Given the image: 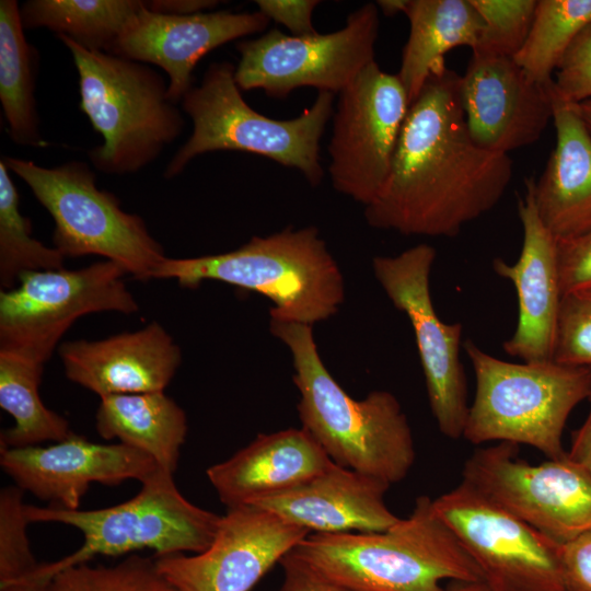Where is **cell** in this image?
Segmentation results:
<instances>
[{"label":"cell","instance_id":"cell-1","mask_svg":"<svg viewBox=\"0 0 591 591\" xmlns=\"http://www.w3.org/2000/svg\"><path fill=\"white\" fill-rule=\"evenodd\" d=\"M460 82L461 76L443 65L409 105L386 181L364 207L370 227L453 237L503 196L512 161L472 139Z\"/></svg>","mask_w":591,"mask_h":591},{"label":"cell","instance_id":"cell-2","mask_svg":"<svg viewBox=\"0 0 591 591\" xmlns=\"http://www.w3.org/2000/svg\"><path fill=\"white\" fill-rule=\"evenodd\" d=\"M269 329L291 354L301 428L337 465L390 485L403 480L415 447L397 398L387 391L352 398L325 367L312 326L270 318Z\"/></svg>","mask_w":591,"mask_h":591},{"label":"cell","instance_id":"cell-3","mask_svg":"<svg viewBox=\"0 0 591 591\" xmlns=\"http://www.w3.org/2000/svg\"><path fill=\"white\" fill-rule=\"evenodd\" d=\"M292 552L350 591H445L444 579L485 581L427 496L385 531L312 533Z\"/></svg>","mask_w":591,"mask_h":591},{"label":"cell","instance_id":"cell-4","mask_svg":"<svg viewBox=\"0 0 591 591\" xmlns=\"http://www.w3.org/2000/svg\"><path fill=\"white\" fill-rule=\"evenodd\" d=\"M154 279H174L184 288L224 282L269 299L270 318L310 326L335 315L345 299L343 274L314 227L253 236L225 253L166 257Z\"/></svg>","mask_w":591,"mask_h":591},{"label":"cell","instance_id":"cell-5","mask_svg":"<svg viewBox=\"0 0 591 591\" xmlns=\"http://www.w3.org/2000/svg\"><path fill=\"white\" fill-rule=\"evenodd\" d=\"M79 76L80 108L103 142L89 151L106 174L136 173L153 162L182 134L185 120L167 99L164 78L143 62L89 50L58 36Z\"/></svg>","mask_w":591,"mask_h":591},{"label":"cell","instance_id":"cell-6","mask_svg":"<svg viewBox=\"0 0 591 591\" xmlns=\"http://www.w3.org/2000/svg\"><path fill=\"white\" fill-rule=\"evenodd\" d=\"M234 72L228 61L212 62L200 84L184 95L182 108L192 118L193 132L167 163L164 177L178 175L197 155L237 150L297 169L310 185L317 186L324 176L320 141L334 114L335 94L320 91L301 115L278 120L247 105Z\"/></svg>","mask_w":591,"mask_h":591},{"label":"cell","instance_id":"cell-7","mask_svg":"<svg viewBox=\"0 0 591 591\" xmlns=\"http://www.w3.org/2000/svg\"><path fill=\"white\" fill-rule=\"evenodd\" d=\"M476 378L463 438L528 444L549 460L567 455L563 431L572 409L591 396V369L558 363L508 362L463 344Z\"/></svg>","mask_w":591,"mask_h":591},{"label":"cell","instance_id":"cell-8","mask_svg":"<svg viewBox=\"0 0 591 591\" xmlns=\"http://www.w3.org/2000/svg\"><path fill=\"white\" fill-rule=\"evenodd\" d=\"M173 475L161 470L141 483L140 491L131 499L102 509L25 503L30 523H62L83 535L77 551L56 561L39 564L26 577L53 579L59 571L100 555L119 556L146 548L154 551V557L206 551L216 536L221 515L188 501L177 489Z\"/></svg>","mask_w":591,"mask_h":591},{"label":"cell","instance_id":"cell-9","mask_svg":"<svg viewBox=\"0 0 591 591\" xmlns=\"http://www.w3.org/2000/svg\"><path fill=\"white\" fill-rule=\"evenodd\" d=\"M1 160L53 217L54 247L65 257L99 255L117 263L135 279H154L166 258L163 247L141 217L124 211L114 194L96 186L88 163L70 161L44 167L13 157Z\"/></svg>","mask_w":591,"mask_h":591},{"label":"cell","instance_id":"cell-10","mask_svg":"<svg viewBox=\"0 0 591 591\" xmlns=\"http://www.w3.org/2000/svg\"><path fill=\"white\" fill-rule=\"evenodd\" d=\"M126 274L107 259L79 269L23 273L15 287L0 292V354L44 366L79 317L137 313Z\"/></svg>","mask_w":591,"mask_h":591},{"label":"cell","instance_id":"cell-11","mask_svg":"<svg viewBox=\"0 0 591 591\" xmlns=\"http://www.w3.org/2000/svg\"><path fill=\"white\" fill-rule=\"evenodd\" d=\"M378 33V5L366 3L348 15L343 28L329 34L293 36L274 28L240 40L236 84L243 91L262 89L274 97H286L301 86L339 94L375 61Z\"/></svg>","mask_w":591,"mask_h":591},{"label":"cell","instance_id":"cell-12","mask_svg":"<svg viewBox=\"0 0 591 591\" xmlns=\"http://www.w3.org/2000/svg\"><path fill=\"white\" fill-rule=\"evenodd\" d=\"M432 508L494 591H564L561 544L468 483L433 499Z\"/></svg>","mask_w":591,"mask_h":591},{"label":"cell","instance_id":"cell-13","mask_svg":"<svg viewBox=\"0 0 591 591\" xmlns=\"http://www.w3.org/2000/svg\"><path fill=\"white\" fill-rule=\"evenodd\" d=\"M434 247L418 244L396 256H375V279L413 327L429 405L439 430L450 439L463 437L470 406L467 381L460 360L463 326L443 323L430 293Z\"/></svg>","mask_w":591,"mask_h":591},{"label":"cell","instance_id":"cell-14","mask_svg":"<svg viewBox=\"0 0 591 591\" xmlns=\"http://www.w3.org/2000/svg\"><path fill=\"white\" fill-rule=\"evenodd\" d=\"M518 444L476 449L463 480L535 530L564 545L591 528V475L567 455L531 465Z\"/></svg>","mask_w":591,"mask_h":591},{"label":"cell","instance_id":"cell-15","mask_svg":"<svg viewBox=\"0 0 591 591\" xmlns=\"http://www.w3.org/2000/svg\"><path fill=\"white\" fill-rule=\"evenodd\" d=\"M338 96L328 173L338 193L366 207L386 181L409 100L398 76L375 61Z\"/></svg>","mask_w":591,"mask_h":591},{"label":"cell","instance_id":"cell-16","mask_svg":"<svg viewBox=\"0 0 591 591\" xmlns=\"http://www.w3.org/2000/svg\"><path fill=\"white\" fill-rule=\"evenodd\" d=\"M311 532L254 505L228 509L210 546L154 557L176 591H250Z\"/></svg>","mask_w":591,"mask_h":591},{"label":"cell","instance_id":"cell-17","mask_svg":"<svg viewBox=\"0 0 591 591\" xmlns=\"http://www.w3.org/2000/svg\"><path fill=\"white\" fill-rule=\"evenodd\" d=\"M0 465L23 491L65 509H79L92 483H143L162 470L138 449L95 443L76 433L46 447H0Z\"/></svg>","mask_w":591,"mask_h":591},{"label":"cell","instance_id":"cell-18","mask_svg":"<svg viewBox=\"0 0 591 591\" xmlns=\"http://www.w3.org/2000/svg\"><path fill=\"white\" fill-rule=\"evenodd\" d=\"M552 84L533 81L513 58L472 54L460 82L472 139L503 154L535 143L553 119Z\"/></svg>","mask_w":591,"mask_h":591},{"label":"cell","instance_id":"cell-19","mask_svg":"<svg viewBox=\"0 0 591 591\" xmlns=\"http://www.w3.org/2000/svg\"><path fill=\"white\" fill-rule=\"evenodd\" d=\"M269 21L259 10L166 15L151 12L144 1L111 54L163 69L169 77L167 99L176 104L193 88V70L206 54L266 30Z\"/></svg>","mask_w":591,"mask_h":591},{"label":"cell","instance_id":"cell-20","mask_svg":"<svg viewBox=\"0 0 591 591\" xmlns=\"http://www.w3.org/2000/svg\"><path fill=\"white\" fill-rule=\"evenodd\" d=\"M533 183L534 178L525 181V194L518 200L523 229L519 259L508 264L496 257L493 269L501 278L510 280L518 294V323L513 335L502 344L505 352L525 362H543L554 357L563 293L558 241L538 217Z\"/></svg>","mask_w":591,"mask_h":591},{"label":"cell","instance_id":"cell-21","mask_svg":"<svg viewBox=\"0 0 591 591\" xmlns=\"http://www.w3.org/2000/svg\"><path fill=\"white\" fill-rule=\"evenodd\" d=\"M66 376L101 397L164 392L182 362V351L158 322L99 340L59 347Z\"/></svg>","mask_w":591,"mask_h":591},{"label":"cell","instance_id":"cell-22","mask_svg":"<svg viewBox=\"0 0 591 591\" xmlns=\"http://www.w3.org/2000/svg\"><path fill=\"white\" fill-rule=\"evenodd\" d=\"M390 486L333 463L309 480L251 505L314 533L381 532L399 521L384 501Z\"/></svg>","mask_w":591,"mask_h":591},{"label":"cell","instance_id":"cell-23","mask_svg":"<svg viewBox=\"0 0 591 591\" xmlns=\"http://www.w3.org/2000/svg\"><path fill=\"white\" fill-rule=\"evenodd\" d=\"M334 462L302 428L260 433L206 475L228 509L296 487L326 471Z\"/></svg>","mask_w":591,"mask_h":591},{"label":"cell","instance_id":"cell-24","mask_svg":"<svg viewBox=\"0 0 591 591\" xmlns=\"http://www.w3.org/2000/svg\"><path fill=\"white\" fill-rule=\"evenodd\" d=\"M556 144L533 194L540 219L557 241L591 232V134L578 104L552 84Z\"/></svg>","mask_w":591,"mask_h":591},{"label":"cell","instance_id":"cell-25","mask_svg":"<svg viewBox=\"0 0 591 591\" xmlns=\"http://www.w3.org/2000/svg\"><path fill=\"white\" fill-rule=\"evenodd\" d=\"M404 14L409 35L397 76L410 105L430 73L445 65L448 51L475 48L484 22L471 0H407Z\"/></svg>","mask_w":591,"mask_h":591},{"label":"cell","instance_id":"cell-26","mask_svg":"<svg viewBox=\"0 0 591 591\" xmlns=\"http://www.w3.org/2000/svg\"><path fill=\"white\" fill-rule=\"evenodd\" d=\"M96 430L106 439L138 449L174 474L188 426L183 408L164 392L101 397Z\"/></svg>","mask_w":591,"mask_h":591},{"label":"cell","instance_id":"cell-27","mask_svg":"<svg viewBox=\"0 0 591 591\" xmlns=\"http://www.w3.org/2000/svg\"><path fill=\"white\" fill-rule=\"evenodd\" d=\"M34 49L27 43L20 7L0 1V102L11 140L19 146L43 148L35 105Z\"/></svg>","mask_w":591,"mask_h":591},{"label":"cell","instance_id":"cell-28","mask_svg":"<svg viewBox=\"0 0 591 591\" xmlns=\"http://www.w3.org/2000/svg\"><path fill=\"white\" fill-rule=\"evenodd\" d=\"M143 5L140 0H31L20 15L24 30L46 27L85 49L111 53Z\"/></svg>","mask_w":591,"mask_h":591},{"label":"cell","instance_id":"cell-29","mask_svg":"<svg viewBox=\"0 0 591 591\" xmlns=\"http://www.w3.org/2000/svg\"><path fill=\"white\" fill-rule=\"evenodd\" d=\"M43 370V364L0 354V406L14 420L1 432V448L57 442L73 434L68 420L47 408L40 398Z\"/></svg>","mask_w":591,"mask_h":591},{"label":"cell","instance_id":"cell-30","mask_svg":"<svg viewBox=\"0 0 591 591\" xmlns=\"http://www.w3.org/2000/svg\"><path fill=\"white\" fill-rule=\"evenodd\" d=\"M591 23V0H538L533 23L513 58L535 82L549 85L568 48Z\"/></svg>","mask_w":591,"mask_h":591},{"label":"cell","instance_id":"cell-31","mask_svg":"<svg viewBox=\"0 0 591 591\" xmlns=\"http://www.w3.org/2000/svg\"><path fill=\"white\" fill-rule=\"evenodd\" d=\"M9 169L0 161V285L16 286L25 271L58 269L65 256L32 236V224L19 209V193Z\"/></svg>","mask_w":591,"mask_h":591},{"label":"cell","instance_id":"cell-32","mask_svg":"<svg viewBox=\"0 0 591 591\" xmlns=\"http://www.w3.org/2000/svg\"><path fill=\"white\" fill-rule=\"evenodd\" d=\"M54 591H176L154 558L131 555L114 566L82 564L59 571Z\"/></svg>","mask_w":591,"mask_h":591},{"label":"cell","instance_id":"cell-33","mask_svg":"<svg viewBox=\"0 0 591 591\" xmlns=\"http://www.w3.org/2000/svg\"><path fill=\"white\" fill-rule=\"evenodd\" d=\"M484 28L472 54L514 58L531 30L536 0H471Z\"/></svg>","mask_w":591,"mask_h":591},{"label":"cell","instance_id":"cell-34","mask_svg":"<svg viewBox=\"0 0 591 591\" xmlns=\"http://www.w3.org/2000/svg\"><path fill=\"white\" fill-rule=\"evenodd\" d=\"M23 493L16 485L0 491V584L20 580L39 565L26 534Z\"/></svg>","mask_w":591,"mask_h":591},{"label":"cell","instance_id":"cell-35","mask_svg":"<svg viewBox=\"0 0 591 591\" xmlns=\"http://www.w3.org/2000/svg\"><path fill=\"white\" fill-rule=\"evenodd\" d=\"M553 360L591 369V288L563 296Z\"/></svg>","mask_w":591,"mask_h":591},{"label":"cell","instance_id":"cell-36","mask_svg":"<svg viewBox=\"0 0 591 591\" xmlns=\"http://www.w3.org/2000/svg\"><path fill=\"white\" fill-rule=\"evenodd\" d=\"M553 86L561 99L570 103L591 100V23L580 32L563 57Z\"/></svg>","mask_w":591,"mask_h":591},{"label":"cell","instance_id":"cell-37","mask_svg":"<svg viewBox=\"0 0 591 591\" xmlns=\"http://www.w3.org/2000/svg\"><path fill=\"white\" fill-rule=\"evenodd\" d=\"M558 268L563 296L591 288V232L558 241Z\"/></svg>","mask_w":591,"mask_h":591},{"label":"cell","instance_id":"cell-38","mask_svg":"<svg viewBox=\"0 0 591 591\" xmlns=\"http://www.w3.org/2000/svg\"><path fill=\"white\" fill-rule=\"evenodd\" d=\"M564 591H591V528L561 545Z\"/></svg>","mask_w":591,"mask_h":591},{"label":"cell","instance_id":"cell-39","mask_svg":"<svg viewBox=\"0 0 591 591\" xmlns=\"http://www.w3.org/2000/svg\"><path fill=\"white\" fill-rule=\"evenodd\" d=\"M259 11L269 20L286 26L293 36L318 34L313 26L312 15L320 4L317 0H257Z\"/></svg>","mask_w":591,"mask_h":591},{"label":"cell","instance_id":"cell-40","mask_svg":"<svg viewBox=\"0 0 591 591\" xmlns=\"http://www.w3.org/2000/svg\"><path fill=\"white\" fill-rule=\"evenodd\" d=\"M279 564L285 577L279 591H350L298 557L292 549Z\"/></svg>","mask_w":591,"mask_h":591},{"label":"cell","instance_id":"cell-41","mask_svg":"<svg viewBox=\"0 0 591 591\" xmlns=\"http://www.w3.org/2000/svg\"><path fill=\"white\" fill-rule=\"evenodd\" d=\"M215 0H153L146 1V7L151 12L166 15H192L218 5Z\"/></svg>","mask_w":591,"mask_h":591},{"label":"cell","instance_id":"cell-42","mask_svg":"<svg viewBox=\"0 0 591 591\" xmlns=\"http://www.w3.org/2000/svg\"><path fill=\"white\" fill-rule=\"evenodd\" d=\"M589 398L591 399V396ZM567 457L591 475V408L582 426L572 434Z\"/></svg>","mask_w":591,"mask_h":591},{"label":"cell","instance_id":"cell-43","mask_svg":"<svg viewBox=\"0 0 591 591\" xmlns=\"http://www.w3.org/2000/svg\"><path fill=\"white\" fill-rule=\"evenodd\" d=\"M0 591H54L53 579L26 577L0 584Z\"/></svg>","mask_w":591,"mask_h":591},{"label":"cell","instance_id":"cell-44","mask_svg":"<svg viewBox=\"0 0 591 591\" xmlns=\"http://www.w3.org/2000/svg\"><path fill=\"white\" fill-rule=\"evenodd\" d=\"M407 0H379L375 2L378 8L386 16H393L398 13H404Z\"/></svg>","mask_w":591,"mask_h":591},{"label":"cell","instance_id":"cell-45","mask_svg":"<svg viewBox=\"0 0 591 591\" xmlns=\"http://www.w3.org/2000/svg\"><path fill=\"white\" fill-rule=\"evenodd\" d=\"M445 591H494L485 581H454Z\"/></svg>","mask_w":591,"mask_h":591},{"label":"cell","instance_id":"cell-46","mask_svg":"<svg viewBox=\"0 0 591 591\" xmlns=\"http://www.w3.org/2000/svg\"><path fill=\"white\" fill-rule=\"evenodd\" d=\"M582 119L591 134V100L578 104Z\"/></svg>","mask_w":591,"mask_h":591}]
</instances>
